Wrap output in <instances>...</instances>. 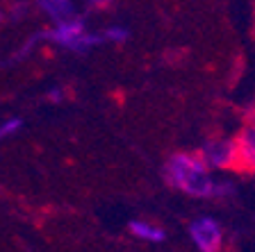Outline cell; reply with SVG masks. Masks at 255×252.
Returning <instances> with one entry per match:
<instances>
[{
    "mask_svg": "<svg viewBox=\"0 0 255 252\" xmlns=\"http://www.w3.org/2000/svg\"><path fill=\"white\" fill-rule=\"evenodd\" d=\"M164 179L169 186L191 195V198H228L233 184L217 182L198 153H173L166 159Z\"/></svg>",
    "mask_w": 255,
    "mask_h": 252,
    "instance_id": "1",
    "label": "cell"
},
{
    "mask_svg": "<svg viewBox=\"0 0 255 252\" xmlns=\"http://www.w3.org/2000/svg\"><path fill=\"white\" fill-rule=\"evenodd\" d=\"M41 39L55 43L59 48H66V50H73V53H87L89 48L98 46L103 41V34H91L87 32L85 21L73 16L69 21L55 23V27L41 32Z\"/></svg>",
    "mask_w": 255,
    "mask_h": 252,
    "instance_id": "2",
    "label": "cell"
},
{
    "mask_svg": "<svg viewBox=\"0 0 255 252\" xmlns=\"http://www.w3.org/2000/svg\"><path fill=\"white\" fill-rule=\"evenodd\" d=\"M205 166L210 170H230L237 168V150H235V139H212L203 143V148L196 150Z\"/></svg>",
    "mask_w": 255,
    "mask_h": 252,
    "instance_id": "3",
    "label": "cell"
},
{
    "mask_svg": "<svg viewBox=\"0 0 255 252\" xmlns=\"http://www.w3.org/2000/svg\"><path fill=\"white\" fill-rule=\"evenodd\" d=\"M189 237L198 252H219L223 243V230L214 218L210 216H201L196 221H191L189 225Z\"/></svg>",
    "mask_w": 255,
    "mask_h": 252,
    "instance_id": "4",
    "label": "cell"
},
{
    "mask_svg": "<svg viewBox=\"0 0 255 252\" xmlns=\"http://www.w3.org/2000/svg\"><path fill=\"white\" fill-rule=\"evenodd\" d=\"M237 150V168L242 173H255V121H246V125L235 137Z\"/></svg>",
    "mask_w": 255,
    "mask_h": 252,
    "instance_id": "5",
    "label": "cell"
},
{
    "mask_svg": "<svg viewBox=\"0 0 255 252\" xmlns=\"http://www.w3.org/2000/svg\"><path fill=\"white\" fill-rule=\"evenodd\" d=\"M39 9L53 23L69 21V18L75 16V7L71 0H39Z\"/></svg>",
    "mask_w": 255,
    "mask_h": 252,
    "instance_id": "6",
    "label": "cell"
},
{
    "mask_svg": "<svg viewBox=\"0 0 255 252\" xmlns=\"http://www.w3.org/2000/svg\"><path fill=\"white\" fill-rule=\"evenodd\" d=\"M130 232L141 241H150V243H159L166 239V232L159 225H153L148 221H132L130 223Z\"/></svg>",
    "mask_w": 255,
    "mask_h": 252,
    "instance_id": "7",
    "label": "cell"
},
{
    "mask_svg": "<svg viewBox=\"0 0 255 252\" xmlns=\"http://www.w3.org/2000/svg\"><path fill=\"white\" fill-rule=\"evenodd\" d=\"M128 37H130V32H128V27H123V25H112V27H107V30L103 32V41L123 43Z\"/></svg>",
    "mask_w": 255,
    "mask_h": 252,
    "instance_id": "8",
    "label": "cell"
},
{
    "mask_svg": "<svg viewBox=\"0 0 255 252\" xmlns=\"http://www.w3.org/2000/svg\"><path fill=\"white\" fill-rule=\"evenodd\" d=\"M23 127V121L21 118H7V121L0 123V139H7L11 137V134H16V132Z\"/></svg>",
    "mask_w": 255,
    "mask_h": 252,
    "instance_id": "9",
    "label": "cell"
},
{
    "mask_svg": "<svg viewBox=\"0 0 255 252\" xmlns=\"http://www.w3.org/2000/svg\"><path fill=\"white\" fill-rule=\"evenodd\" d=\"M48 98H50V100H62V91H59V89H53L50 93H48Z\"/></svg>",
    "mask_w": 255,
    "mask_h": 252,
    "instance_id": "10",
    "label": "cell"
},
{
    "mask_svg": "<svg viewBox=\"0 0 255 252\" xmlns=\"http://www.w3.org/2000/svg\"><path fill=\"white\" fill-rule=\"evenodd\" d=\"M0 21H2V14H0Z\"/></svg>",
    "mask_w": 255,
    "mask_h": 252,
    "instance_id": "11",
    "label": "cell"
}]
</instances>
